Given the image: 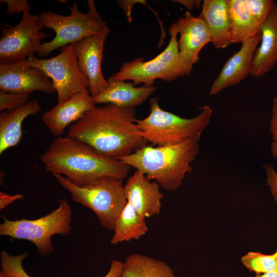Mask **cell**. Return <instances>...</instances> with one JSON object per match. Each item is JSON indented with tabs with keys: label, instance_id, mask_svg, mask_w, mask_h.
Instances as JSON below:
<instances>
[{
	"label": "cell",
	"instance_id": "6da1fadb",
	"mask_svg": "<svg viewBox=\"0 0 277 277\" xmlns=\"http://www.w3.org/2000/svg\"><path fill=\"white\" fill-rule=\"evenodd\" d=\"M137 120L135 108L110 104L95 106L70 125L67 136L101 154L117 159L146 145Z\"/></svg>",
	"mask_w": 277,
	"mask_h": 277
},
{
	"label": "cell",
	"instance_id": "7a4b0ae2",
	"mask_svg": "<svg viewBox=\"0 0 277 277\" xmlns=\"http://www.w3.org/2000/svg\"><path fill=\"white\" fill-rule=\"evenodd\" d=\"M41 160L47 171L64 175L80 186L105 176L123 180L130 168L121 160L101 154L68 136L53 140Z\"/></svg>",
	"mask_w": 277,
	"mask_h": 277
},
{
	"label": "cell",
	"instance_id": "3957f363",
	"mask_svg": "<svg viewBox=\"0 0 277 277\" xmlns=\"http://www.w3.org/2000/svg\"><path fill=\"white\" fill-rule=\"evenodd\" d=\"M199 140L157 147L145 145L132 153L117 159L154 180L166 190H175L182 185L190 164L199 152Z\"/></svg>",
	"mask_w": 277,
	"mask_h": 277
},
{
	"label": "cell",
	"instance_id": "277c9868",
	"mask_svg": "<svg viewBox=\"0 0 277 277\" xmlns=\"http://www.w3.org/2000/svg\"><path fill=\"white\" fill-rule=\"evenodd\" d=\"M149 106V115L137 120L136 124L147 142L157 146L177 144L189 139L199 140L212 114L210 106L204 105L197 116L183 118L162 109L157 97L150 99Z\"/></svg>",
	"mask_w": 277,
	"mask_h": 277
},
{
	"label": "cell",
	"instance_id": "5b68a950",
	"mask_svg": "<svg viewBox=\"0 0 277 277\" xmlns=\"http://www.w3.org/2000/svg\"><path fill=\"white\" fill-rule=\"evenodd\" d=\"M52 174L74 202L93 211L103 227L113 230L116 219L127 203L123 179L105 176L80 186L64 175Z\"/></svg>",
	"mask_w": 277,
	"mask_h": 277
},
{
	"label": "cell",
	"instance_id": "8992f818",
	"mask_svg": "<svg viewBox=\"0 0 277 277\" xmlns=\"http://www.w3.org/2000/svg\"><path fill=\"white\" fill-rule=\"evenodd\" d=\"M88 2V12L84 13L74 2L69 6L70 14L62 15L50 11H42L37 15L43 27L52 29L55 37L50 42H44L41 45L37 55L40 57L47 56L52 51L67 45L78 42L94 35L107 25L98 14L93 1Z\"/></svg>",
	"mask_w": 277,
	"mask_h": 277
},
{
	"label": "cell",
	"instance_id": "52a82bcc",
	"mask_svg": "<svg viewBox=\"0 0 277 277\" xmlns=\"http://www.w3.org/2000/svg\"><path fill=\"white\" fill-rule=\"evenodd\" d=\"M71 215L68 201L62 199L57 209L35 220L22 218L10 221L3 216L4 222L0 225V235L29 241L36 246L39 254L48 255L54 251L52 236L69 233Z\"/></svg>",
	"mask_w": 277,
	"mask_h": 277
},
{
	"label": "cell",
	"instance_id": "ba28073f",
	"mask_svg": "<svg viewBox=\"0 0 277 277\" xmlns=\"http://www.w3.org/2000/svg\"><path fill=\"white\" fill-rule=\"evenodd\" d=\"M169 33L170 40L163 52L149 61L137 57L124 63L120 70L108 80H131L134 85L143 84L144 86L151 87L157 79L171 82L182 76L177 39L178 29L175 22L170 27Z\"/></svg>",
	"mask_w": 277,
	"mask_h": 277
},
{
	"label": "cell",
	"instance_id": "9c48e42d",
	"mask_svg": "<svg viewBox=\"0 0 277 277\" xmlns=\"http://www.w3.org/2000/svg\"><path fill=\"white\" fill-rule=\"evenodd\" d=\"M23 62L26 66L40 69L52 80L57 104L78 93L90 94L88 80L78 65L74 44L61 48V52L51 58L40 59L34 55Z\"/></svg>",
	"mask_w": 277,
	"mask_h": 277
},
{
	"label": "cell",
	"instance_id": "30bf717a",
	"mask_svg": "<svg viewBox=\"0 0 277 277\" xmlns=\"http://www.w3.org/2000/svg\"><path fill=\"white\" fill-rule=\"evenodd\" d=\"M38 16L24 13L15 26L2 28L0 64L24 61L37 53L42 39L46 36Z\"/></svg>",
	"mask_w": 277,
	"mask_h": 277
},
{
	"label": "cell",
	"instance_id": "8fae6325",
	"mask_svg": "<svg viewBox=\"0 0 277 277\" xmlns=\"http://www.w3.org/2000/svg\"><path fill=\"white\" fill-rule=\"evenodd\" d=\"M110 32L106 26L98 33L74 44L80 69L87 78L90 94L94 97L109 85L102 70L103 51L107 37Z\"/></svg>",
	"mask_w": 277,
	"mask_h": 277
},
{
	"label": "cell",
	"instance_id": "7c38bea8",
	"mask_svg": "<svg viewBox=\"0 0 277 277\" xmlns=\"http://www.w3.org/2000/svg\"><path fill=\"white\" fill-rule=\"evenodd\" d=\"M180 34L178 47L182 76L189 75L193 65L199 60V53L211 43L210 33L205 21L187 11L175 22Z\"/></svg>",
	"mask_w": 277,
	"mask_h": 277
},
{
	"label": "cell",
	"instance_id": "4fadbf2b",
	"mask_svg": "<svg viewBox=\"0 0 277 277\" xmlns=\"http://www.w3.org/2000/svg\"><path fill=\"white\" fill-rule=\"evenodd\" d=\"M0 90L27 95L36 91L55 92L52 80L43 71L25 65L23 61L0 64Z\"/></svg>",
	"mask_w": 277,
	"mask_h": 277
},
{
	"label": "cell",
	"instance_id": "5bb4252c",
	"mask_svg": "<svg viewBox=\"0 0 277 277\" xmlns=\"http://www.w3.org/2000/svg\"><path fill=\"white\" fill-rule=\"evenodd\" d=\"M260 40L259 33L242 43L239 50L226 61L213 83L209 92L210 95L238 84L250 75L254 55Z\"/></svg>",
	"mask_w": 277,
	"mask_h": 277
},
{
	"label": "cell",
	"instance_id": "9a60e30c",
	"mask_svg": "<svg viewBox=\"0 0 277 277\" xmlns=\"http://www.w3.org/2000/svg\"><path fill=\"white\" fill-rule=\"evenodd\" d=\"M124 190L127 202L142 216L147 218L160 213L164 194L156 182H151L140 171L136 170L128 179Z\"/></svg>",
	"mask_w": 277,
	"mask_h": 277
},
{
	"label": "cell",
	"instance_id": "2e32d148",
	"mask_svg": "<svg viewBox=\"0 0 277 277\" xmlns=\"http://www.w3.org/2000/svg\"><path fill=\"white\" fill-rule=\"evenodd\" d=\"M95 106L90 94L78 93L45 112L42 121L54 135L60 136L69 125L78 121Z\"/></svg>",
	"mask_w": 277,
	"mask_h": 277
},
{
	"label": "cell",
	"instance_id": "e0dca14e",
	"mask_svg": "<svg viewBox=\"0 0 277 277\" xmlns=\"http://www.w3.org/2000/svg\"><path fill=\"white\" fill-rule=\"evenodd\" d=\"M260 44L251 66L250 76L259 77L277 64V5L274 3L267 19L260 27Z\"/></svg>",
	"mask_w": 277,
	"mask_h": 277
},
{
	"label": "cell",
	"instance_id": "ac0fdd59",
	"mask_svg": "<svg viewBox=\"0 0 277 277\" xmlns=\"http://www.w3.org/2000/svg\"><path fill=\"white\" fill-rule=\"evenodd\" d=\"M199 16L208 27L211 43L215 49L232 44V30L227 0H204Z\"/></svg>",
	"mask_w": 277,
	"mask_h": 277
},
{
	"label": "cell",
	"instance_id": "d6986e66",
	"mask_svg": "<svg viewBox=\"0 0 277 277\" xmlns=\"http://www.w3.org/2000/svg\"><path fill=\"white\" fill-rule=\"evenodd\" d=\"M108 86L92 97L96 104H113L120 107L133 108L142 104L156 90L154 86L135 87L133 82L107 80Z\"/></svg>",
	"mask_w": 277,
	"mask_h": 277
},
{
	"label": "cell",
	"instance_id": "ffe728a7",
	"mask_svg": "<svg viewBox=\"0 0 277 277\" xmlns=\"http://www.w3.org/2000/svg\"><path fill=\"white\" fill-rule=\"evenodd\" d=\"M42 110L36 99L28 101L24 106L12 111L0 114V154L8 149L17 146L23 136L22 124L28 116Z\"/></svg>",
	"mask_w": 277,
	"mask_h": 277
},
{
	"label": "cell",
	"instance_id": "44dd1931",
	"mask_svg": "<svg viewBox=\"0 0 277 277\" xmlns=\"http://www.w3.org/2000/svg\"><path fill=\"white\" fill-rule=\"evenodd\" d=\"M232 44L242 43L260 33L261 25L250 13L246 0H227Z\"/></svg>",
	"mask_w": 277,
	"mask_h": 277
},
{
	"label": "cell",
	"instance_id": "7402d4cb",
	"mask_svg": "<svg viewBox=\"0 0 277 277\" xmlns=\"http://www.w3.org/2000/svg\"><path fill=\"white\" fill-rule=\"evenodd\" d=\"M113 231L110 244L115 245L139 239L146 234L148 228L146 218L127 202L115 220Z\"/></svg>",
	"mask_w": 277,
	"mask_h": 277
},
{
	"label": "cell",
	"instance_id": "603a6c76",
	"mask_svg": "<svg viewBox=\"0 0 277 277\" xmlns=\"http://www.w3.org/2000/svg\"><path fill=\"white\" fill-rule=\"evenodd\" d=\"M121 277H175L173 270L166 262L134 253L123 263Z\"/></svg>",
	"mask_w": 277,
	"mask_h": 277
},
{
	"label": "cell",
	"instance_id": "cb8c5ba5",
	"mask_svg": "<svg viewBox=\"0 0 277 277\" xmlns=\"http://www.w3.org/2000/svg\"><path fill=\"white\" fill-rule=\"evenodd\" d=\"M27 253L17 255H11L6 251L1 253V270L5 274L15 277H31L24 270L22 262L27 256ZM123 268V263L113 260L110 268L104 277H121Z\"/></svg>",
	"mask_w": 277,
	"mask_h": 277
},
{
	"label": "cell",
	"instance_id": "d4e9b609",
	"mask_svg": "<svg viewBox=\"0 0 277 277\" xmlns=\"http://www.w3.org/2000/svg\"><path fill=\"white\" fill-rule=\"evenodd\" d=\"M243 265L256 274L274 272L277 274V256L275 252L265 254L260 252H249L241 258Z\"/></svg>",
	"mask_w": 277,
	"mask_h": 277
},
{
	"label": "cell",
	"instance_id": "484cf974",
	"mask_svg": "<svg viewBox=\"0 0 277 277\" xmlns=\"http://www.w3.org/2000/svg\"><path fill=\"white\" fill-rule=\"evenodd\" d=\"M254 18L262 25L270 13L274 2L272 0H246Z\"/></svg>",
	"mask_w": 277,
	"mask_h": 277
},
{
	"label": "cell",
	"instance_id": "4316f807",
	"mask_svg": "<svg viewBox=\"0 0 277 277\" xmlns=\"http://www.w3.org/2000/svg\"><path fill=\"white\" fill-rule=\"evenodd\" d=\"M30 100V95L0 91L1 111H12L25 105Z\"/></svg>",
	"mask_w": 277,
	"mask_h": 277
},
{
	"label": "cell",
	"instance_id": "83f0119b",
	"mask_svg": "<svg viewBox=\"0 0 277 277\" xmlns=\"http://www.w3.org/2000/svg\"><path fill=\"white\" fill-rule=\"evenodd\" d=\"M270 131L272 136L271 153L274 159L277 158V96L273 100L272 114L270 120Z\"/></svg>",
	"mask_w": 277,
	"mask_h": 277
},
{
	"label": "cell",
	"instance_id": "f1b7e54d",
	"mask_svg": "<svg viewBox=\"0 0 277 277\" xmlns=\"http://www.w3.org/2000/svg\"><path fill=\"white\" fill-rule=\"evenodd\" d=\"M0 2L7 5L6 13L11 16L14 13L30 12L31 9L27 0H1Z\"/></svg>",
	"mask_w": 277,
	"mask_h": 277
},
{
	"label": "cell",
	"instance_id": "f546056e",
	"mask_svg": "<svg viewBox=\"0 0 277 277\" xmlns=\"http://www.w3.org/2000/svg\"><path fill=\"white\" fill-rule=\"evenodd\" d=\"M267 175L266 183L269 187L274 202L277 204V172L271 164L264 166Z\"/></svg>",
	"mask_w": 277,
	"mask_h": 277
},
{
	"label": "cell",
	"instance_id": "4dcf8cb0",
	"mask_svg": "<svg viewBox=\"0 0 277 277\" xmlns=\"http://www.w3.org/2000/svg\"><path fill=\"white\" fill-rule=\"evenodd\" d=\"M23 198L22 194L10 195L6 193L0 192V209L3 210L13 202Z\"/></svg>",
	"mask_w": 277,
	"mask_h": 277
},
{
	"label": "cell",
	"instance_id": "1f68e13d",
	"mask_svg": "<svg viewBox=\"0 0 277 277\" xmlns=\"http://www.w3.org/2000/svg\"><path fill=\"white\" fill-rule=\"evenodd\" d=\"M177 2L188 10H191L194 8H199L201 5V1L200 0H178Z\"/></svg>",
	"mask_w": 277,
	"mask_h": 277
},
{
	"label": "cell",
	"instance_id": "d6a6232c",
	"mask_svg": "<svg viewBox=\"0 0 277 277\" xmlns=\"http://www.w3.org/2000/svg\"><path fill=\"white\" fill-rule=\"evenodd\" d=\"M249 277H277V274L274 272H269L261 274H256L255 275Z\"/></svg>",
	"mask_w": 277,
	"mask_h": 277
},
{
	"label": "cell",
	"instance_id": "836d02e7",
	"mask_svg": "<svg viewBox=\"0 0 277 277\" xmlns=\"http://www.w3.org/2000/svg\"><path fill=\"white\" fill-rule=\"evenodd\" d=\"M0 277H15V276H9L6 274H5L4 273H3L2 271H0Z\"/></svg>",
	"mask_w": 277,
	"mask_h": 277
},
{
	"label": "cell",
	"instance_id": "e575fe53",
	"mask_svg": "<svg viewBox=\"0 0 277 277\" xmlns=\"http://www.w3.org/2000/svg\"><path fill=\"white\" fill-rule=\"evenodd\" d=\"M59 2H62V3H66L65 2H67L66 1H58Z\"/></svg>",
	"mask_w": 277,
	"mask_h": 277
},
{
	"label": "cell",
	"instance_id": "d590c367",
	"mask_svg": "<svg viewBox=\"0 0 277 277\" xmlns=\"http://www.w3.org/2000/svg\"><path fill=\"white\" fill-rule=\"evenodd\" d=\"M275 254H276V256H277V250H276V251L275 252Z\"/></svg>",
	"mask_w": 277,
	"mask_h": 277
}]
</instances>
